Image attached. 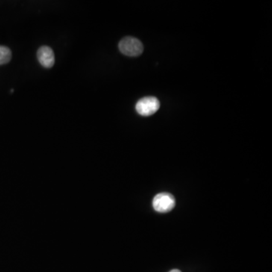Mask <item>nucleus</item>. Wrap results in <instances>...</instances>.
Returning a JSON list of instances; mask_svg holds the SVG:
<instances>
[{
  "label": "nucleus",
  "instance_id": "nucleus-4",
  "mask_svg": "<svg viewBox=\"0 0 272 272\" xmlns=\"http://www.w3.org/2000/svg\"><path fill=\"white\" fill-rule=\"evenodd\" d=\"M37 59L42 66L45 68H52L55 64V55L50 47L43 45L37 51Z\"/></svg>",
  "mask_w": 272,
  "mask_h": 272
},
{
  "label": "nucleus",
  "instance_id": "nucleus-5",
  "mask_svg": "<svg viewBox=\"0 0 272 272\" xmlns=\"http://www.w3.org/2000/svg\"><path fill=\"white\" fill-rule=\"evenodd\" d=\"M12 59V51L8 47L0 45V65L9 63Z\"/></svg>",
  "mask_w": 272,
  "mask_h": 272
},
{
  "label": "nucleus",
  "instance_id": "nucleus-3",
  "mask_svg": "<svg viewBox=\"0 0 272 272\" xmlns=\"http://www.w3.org/2000/svg\"><path fill=\"white\" fill-rule=\"evenodd\" d=\"M176 201L174 197L169 193H160L155 196L153 200V207L156 212H167L174 208Z\"/></svg>",
  "mask_w": 272,
  "mask_h": 272
},
{
  "label": "nucleus",
  "instance_id": "nucleus-6",
  "mask_svg": "<svg viewBox=\"0 0 272 272\" xmlns=\"http://www.w3.org/2000/svg\"><path fill=\"white\" fill-rule=\"evenodd\" d=\"M170 272H181V271H179V270H178V269H173V270H172V271H170Z\"/></svg>",
  "mask_w": 272,
  "mask_h": 272
},
{
  "label": "nucleus",
  "instance_id": "nucleus-2",
  "mask_svg": "<svg viewBox=\"0 0 272 272\" xmlns=\"http://www.w3.org/2000/svg\"><path fill=\"white\" fill-rule=\"evenodd\" d=\"M159 101L155 97H145L137 102L136 112L141 116L147 117L156 113L159 108Z\"/></svg>",
  "mask_w": 272,
  "mask_h": 272
},
{
  "label": "nucleus",
  "instance_id": "nucleus-1",
  "mask_svg": "<svg viewBox=\"0 0 272 272\" xmlns=\"http://www.w3.org/2000/svg\"><path fill=\"white\" fill-rule=\"evenodd\" d=\"M119 48L121 52L130 57H136L143 52V45L139 39L127 36L120 42Z\"/></svg>",
  "mask_w": 272,
  "mask_h": 272
}]
</instances>
